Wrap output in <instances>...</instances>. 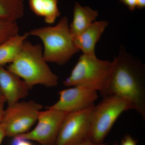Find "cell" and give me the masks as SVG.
Returning <instances> with one entry per match:
<instances>
[{"label": "cell", "instance_id": "1", "mask_svg": "<svg viewBox=\"0 0 145 145\" xmlns=\"http://www.w3.org/2000/svg\"><path fill=\"white\" fill-rule=\"evenodd\" d=\"M107 84L100 92L103 97L116 96L125 98L145 120V67L122 46L118 56L111 62Z\"/></svg>", "mask_w": 145, "mask_h": 145}, {"label": "cell", "instance_id": "2", "mask_svg": "<svg viewBox=\"0 0 145 145\" xmlns=\"http://www.w3.org/2000/svg\"><path fill=\"white\" fill-rule=\"evenodd\" d=\"M7 69L22 79L30 88L37 85L53 87L58 84L59 77L45 60L41 45L27 40Z\"/></svg>", "mask_w": 145, "mask_h": 145}, {"label": "cell", "instance_id": "3", "mask_svg": "<svg viewBox=\"0 0 145 145\" xmlns=\"http://www.w3.org/2000/svg\"><path fill=\"white\" fill-rule=\"evenodd\" d=\"M69 25L68 18L64 16L54 26L37 27L28 31L29 36H36L41 40L44 57L47 62L62 65L80 51Z\"/></svg>", "mask_w": 145, "mask_h": 145}, {"label": "cell", "instance_id": "4", "mask_svg": "<svg viewBox=\"0 0 145 145\" xmlns=\"http://www.w3.org/2000/svg\"><path fill=\"white\" fill-rule=\"evenodd\" d=\"M112 63L96 56L82 54L64 81L69 87L80 86L101 92L106 86L111 71Z\"/></svg>", "mask_w": 145, "mask_h": 145}, {"label": "cell", "instance_id": "5", "mask_svg": "<svg viewBox=\"0 0 145 145\" xmlns=\"http://www.w3.org/2000/svg\"><path fill=\"white\" fill-rule=\"evenodd\" d=\"M93 107L89 139L97 144L103 143L119 116L134 109L132 104L123 97L107 96Z\"/></svg>", "mask_w": 145, "mask_h": 145}, {"label": "cell", "instance_id": "6", "mask_svg": "<svg viewBox=\"0 0 145 145\" xmlns=\"http://www.w3.org/2000/svg\"><path fill=\"white\" fill-rule=\"evenodd\" d=\"M42 106L35 101H19L8 105L2 123L6 136L14 137L28 132L36 123Z\"/></svg>", "mask_w": 145, "mask_h": 145}, {"label": "cell", "instance_id": "7", "mask_svg": "<svg viewBox=\"0 0 145 145\" xmlns=\"http://www.w3.org/2000/svg\"><path fill=\"white\" fill-rule=\"evenodd\" d=\"M94 106L67 113L55 145H76L88 140Z\"/></svg>", "mask_w": 145, "mask_h": 145}, {"label": "cell", "instance_id": "8", "mask_svg": "<svg viewBox=\"0 0 145 145\" xmlns=\"http://www.w3.org/2000/svg\"><path fill=\"white\" fill-rule=\"evenodd\" d=\"M67 113L47 108L39 112L36 127L29 132L18 135L24 138L36 141L40 145H55L60 128Z\"/></svg>", "mask_w": 145, "mask_h": 145}, {"label": "cell", "instance_id": "9", "mask_svg": "<svg viewBox=\"0 0 145 145\" xmlns=\"http://www.w3.org/2000/svg\"><path fill=\"white\" fill-rule=\"evenodd\" d=\"M58 101L47 108L68 113L84 109L94 105L99 98L97 91L80 86L60 91Z\"/></svg>", "mask_w": 145, "mask_h": 145}, {"label": "cell", "instance_id": "10", "mask_svg": "<svg viewBox=\"0 0 145 145\" xmlns=\"http://www.w3.org/2000/svg\"><path fill=\"white\" fill-rule=\"evenodd\" d=\"M0 88L8 105L25 98L31 89L22 79L1 65Z\"/></svg>", "mask_w": 145, "mask_h": 145}, {"label": "cell", "instance_id": "11", "mask_svg": "<svg viewBox=\"0 0 145 145\" xmlns=\"http://www.w3.org/2000/svg\"><path fill=\"white\" fill-rule=\"evenodd\" d=\"M108 24L106 21L93 22L78 37L74 39L76 45L83 54L96 56L95 47Z\"/></svg>", "mask_w": 145, "mask_h": 145}, {"label": "cell", "instance_id": "12", "mask_svg": "<svg viewBox=\"0 0 145 145\" xmlns=\"http://www.w3.org/2000/svg\"><path fill=\"white\" fill-rule=\"evenodd\" d=\"M99 15L97 10L88 6H82L75 3L73 19L69 24V29L74 39L80 36L94 22Z\"/></svg>", "mask_w": 145, "mask_h": 145}, {"label": "cell", "instance_id": "13", "mask_svg": "<svg viewBox=\"0 0 145 145\" xmlns=\"http://www.w3.org/2000/svg\"><path fill=\"white\" fill-rule=\"evenodd\" d=\"M31 11L39 17L43 18L48 24H52L61 15L58 7V0H28Z\"/></svg>", "mask_w": 145, "mask_h": 145}, {"label": "cell", "instance_id": "14", "mask_svg": "<svg viewBox=\"0 0 145 145\" xmlns=\"http://www.w3.org/2000/svg\"><path fill=\"white\" fill-rule=\"evenodd\" d=\"M29 36L28 32L18 34L0 44V65L10 64L15 60Z\"/></svg>", "mask_w": 145, "mask_h": 145}, {"label": "cell", "instance_id": "15", "mask_svg": "<svg viewBox=\"0 0 145 145\" xmlns=\"http://www.w3.org/2000/svg\"><path fill=\"white\" fill-rule=\"evenodd\" d=\"M24 0H0V22H17L24 16Z\"/></svg>", "mask_w": 145, "mask_h": 145}, {"label": "cell", "instance_id": "16", "mask_svg": "<svg viewBox=\"0 0 145 145\" xmlns=\"http://www.w3.org/2000/svg\"><path fill=\"white\" fill-rule=\"evenodd\" d=\"M17 22H0V44L19 33Z\"/></svg>", "mask_w": 145, "mask_h": 145}, {"label": "cell", "instance_id": "17", "mask_svg": "<svg viewBox=\"0 0 145 145\" xmlns=\"http://www.w3.org/2000/svg\"><path fill=\"white\" fill-rule=\"evenodd\" d=\"M11 145H33L29 140L24 139L17 135L13 137Z\"/></svg>", "mask_w": 145, "mask_h": 145}, {"label": "cell", "instance_id": "18", "mask_svg": "<svg viewBox=\"0 0 145 145\" xmlns=\"http://www.w3.org/2000/svg\"><path fill=\"white\" fill-rule=\"evenodd\" d=\"M121 145H137V142L130 135H127L122 140Z\"/></svg>", "mask_w": 145, "mask_h": 145}, {"label": "cell", "instance_id": "19", "mask_svg": "<svg viewBox=\"0 0 145 145\" xmlns=\"http://www.w3.org/2000/svg\"><path fill=\"white\" fill-rule=\"evenodd\" d=\"M121 3L124 4L131 11L135 10L137 7V0H119Z\"/></svg>", "mask_w": 145, "mask_h": 145}, {"label": "cell", "instance_id": "20", "mask_svg": "<svg viewBox=\"0 0 145 145\" xmlns=\"http://www.w3.org/2000/svg\"><path fill=\"white\" fill-rule=\"evenodd\" d=\"M6 136L5 128L3 124L1 123L0 124V145H1L4 138Z\"/></svg>", "mask_w": 145, "mask_h": 145}, {"label": "cell", "instance_id": "21", "mask_svg": "<svg viewBox=\"0 0 145 145\" xmlns=\"http://www.w3.org/2000/svg\"><path fill=\"white\" fill-rule=\"evenodd\" d=\"M5 103H0V124L2 122L4 116L5 111V109H4Z\"/></svg>", "mask_w": 145, "mask_h": 145}, {"label": "cell", "instance_id": "22", "mask_svg": "<svg viewBox=\"0 0 145 145\" xmlns=\"http://www.w3.org/2000/svg\"><path fill=\"white\" fill-rule=\"evenodd\" d=\"M76 145H108L106 144L105 143H101V144H97V143H95L93 142H91V140H89V139L88 140H86L85 142H83L80 143V144H79Z\"/></svg>", "mask_w": 145, "mask_h": 145}, {"label": "cell", "instance_id": "23", "mask_svg": "<svg viewBox=\"0 0 145 145\" xmlns=\"http://www.w3.org/2000/svg\"><path fill=\"white\" fill-rule=\"evenodd\" d=\"M145 7V0H137V7L139 9H142Z\"/></svg>", "mask_w": 145, "mask_h": 145}, {"label": "cell", "instance_id": "24", "mask_svg": "<svg viewBox=\"0 0 145 145\" xmlns=\"http://www.w3.org/2000/svg\"><path fill=\"white\" fill-rule=\"evenodd\" d=\"M6 102V99L0 88V103H5Z\"/></svg>", "mask_w": 145, "mask_h": 145}]
</instances>
